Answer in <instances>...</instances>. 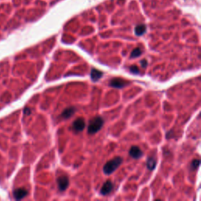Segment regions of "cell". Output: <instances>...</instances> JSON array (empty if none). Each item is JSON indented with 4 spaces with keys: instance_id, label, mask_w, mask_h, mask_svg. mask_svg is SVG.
<instances>
[{
    "instance_id": "obj_15",
    "label": "cell",
    "mask_w": 201,
    "mask_h": 201,
    "mask_svg": "<svg viewBox=\"0 0 201 201\" xmlns=\"http://www.w3.org/2000/svg\"><path fill=\"white\" fill-rule=\"evenodd\" d=\"M130 72H133L134 74L139 73V69H138V68H137L136 65H132V66L130 68Z\"/></svg>"
},
{
    "instance_id": "obj_8",
    "label": "cell",
    "mask_w": 201,
    "mask_h": 201,
    "mask_svg": "<svg viewBox=\"0 0 201 201\" xmlns=\"http://www.w3.org/2000/svg\"><path fill=\"white\" fill-rule=\"evenodd\" d=\"M103 72H102L99 71L98 69H93L91 70V73H90V77H91V80L94 82H97L100 80V78L102 77Z\"/></svg>"
},
{
    "instance_id": "obj_14",
    "label": "cell",
    "mask_w": 201,
    "mask_h": 201,
    "mask_svg": "<svg viewBox=\"0 0 201 201\" xmlns=\"http://www.w3.org/2000/svg\"><path fill=\"white\" fill-rule=\"evenodd\" d=\"M200 165V160H194L191 163V167L192 170H196L197 167H199Z\"/></svg>"
},
{
    "instance_id": "obj_6",
    "label": "cell",
    "mask_w": 201,
    "mask_h": 201,
    "mask_svg": "<svg viewBox=\"0 0 201 201\" xmlns=\"http://www.w3.org/2000/svg\"><path fill=\"white\" fill-rule=\"evenodd\" d=\"M130 155L134 159H139L143 155V153L139 147L137 146H132L130 149Z\"/></svg>"
},
{
    "instance_id": "obj_1",
    "label": "cell",
    "mask_w": 201,
    "mask_h": 201,
    "mask_svg": "<svg viewBox=\"0 0 201 201\" xmlns=\"http://www.w3.org/2000/svg\"><path fill=\"white\" fill-rule=\"evenodd\" d=\"M122 162H123V159L119 156H117L105 163L103 167V171L105 174H111L121 165Z\"/></svg>"
},
{
    "instance_id": "obj_5",
    "label": "cell",
    "mask_w": 201,
    "mask_h": 201,
    "mask_svg": "<svg viewBox=\"0 0 201 201\" xmlns=\"http://www.w3.org/2000/svg\"><path fill=\"white\" fill-rule=\"evenodd\" d=\"M57 185H58V188L61 191L66 190L69 185V178H67L66 176H61L57 178Z\"/></svg>"
},
{
    "instance_id": "obj_2",
    "label": "cell",
    "mask_w": 201,
    "mask_h": 201,
    "mask_svg": "<svg viewBox=\"0 0 201 201\" xmlns=\"http://www.w3.org/2000/svg\"><path fill=\"white\" fill-rule=\"evenodd\" d=\"M104 124V120L100 116H96L90 121L88 126V133L90 134H94L100 130Z\"/></svg>"
},
{
    "instance_id": "obj_10",
    "label": "cell",
    "mask_w": 201,
    "mask_h": 201,
    "mask_svg": "<svg viewBox=\"0 0 201 201\" xmlns=\"http://www.w3.org/2000/svg\"><path fill=\"white\" fill-rule=\"evenodd\" d=\"M146 31V26L145 25H139L136 26L134 29V32L135 34L137 35H142Z\"/></svg>"
},
{
    "instance_id": "obj_9",
    "label": "cell",
    "mask_w": 201,
    "mask_h": 201,
    "mask_svg": "<svg viewBox=\"0 0 201 201\" xmlns=\"http://www.w3.org/2000/svg\"><path fill=\"white\" fill-rule=\"evenodd\" d=\"M75 111V108L74 107L67 108H65V109L63 111V112L61 113V116L63 117L64 119H68V118H70L72 116H73Z\"/></svg>"
},
{
    "instance_id": "obj_11",
    "label": "cell",
    "mask_w": 201,
    "mask_h": 201,
    "mask_svg": "<svg viewBox=\"0 0 201 201\" xmlns=\"http://www.w3.org/2000/svg\"><path fill=\"white\" fill-rule=\"evenodd\" d=\"M27 192L25 189H18L15 191L14 195H15V197H16L17 199L19 200L22 199L23 197H25V196L27 195Z\"/></svg>"
},
{
    "instance_id": "obj_12",
    "label": "cell",
    "mask_w": 201,
    "mask_h": 201,
    "mask_svg": "<svg viewBox=\"0 0 201 201\" xmlns=\"http://www.w3.org/2000/svg\"><path fill=\"white\" fill-rule=\"evenodd\" d=\"M156 166V160L153 157H149L147 160V167L149 170H153Z\"/></svg>"
},
{
    "instance_id": "obj_13",
    "label": "cell",
    "mask_w": 201,
    "mask_h": 201,
    "mask_svg": "<svg viewBox=\"0 0 201 201\" xmlns=\"http://www.w3.org/2000/svg\"><path fill=\"white\" fill-rule=\"evenodd\" d=\"M142 54V50H141V49L135 48L134 50H133L132 53H131L130 57H133V58H135V57H139L140 55Z\"/></svg>"
},
{
    "instance_id": "obj_3",
    "label": "cell",
    "mask_w": 201,
    "mask_h": 201,
    "mask_svg": "<svg viewBox=\"0 0 201 201\" xmlns=\"http://www.w3.org/2000/svg\"><path fill=\"white\" fill-rule=\"evenodd\" d=\"M130 83L127 81L123 80L121 78H114L112 80H110L109 85L111 87H114V88H123V87H126L127 85Z\"/></svg>"
},
{
    "instance_id": "obj_16",
    "label": "cell",
    "mask_w": 201,
    "mask_h": 201,
    "mask_svg": "<svg viewBox=\"0 0 201 201\" xmlns=\"http://www.w3.org/2000/svg\"><path fill=\"white\" fill-rule=\"evenodd\" d=\"M141 64L143 68H146L147 65H148V61H147L145 59H143L141 61Z\"/></svg>"
},
{
    "instance_id": "obj_4",
    "label": "cell",
    "mask_w": 201,
    "mask_h": 201,
    "mask_svg": "<svg viewBox=\"0 0 201 201\" xmlns=\"http://www.w3.org/2000/svg\"><path fill=\"white\" fill-rule=\"evenodd\" d=\"M85 127H86V123H85L84 119H82V118H78L73 122V124H72V127L76 132H80L83 130Z\"/></svg>"
},
{
    "instance_id": "obj_7",
    "label": "cell",
    "mask_w": 201,
    "mask_h": 201,
    "mask_svg": "<svg viewBox=\"0 0 201 201\" xmlns=\"http://www.w3.org/2000/svg\"><path fill=\"white\" fill-rule=\"evenodd\" d=\"M112 188H113V185L112 183L111 182V181L108 180L107 181H105V183L103 185L101 189H100V193L103 196L105 195L108 194L109 192H111V191L112 190Z\"/></svg>"
}]
</instances>
